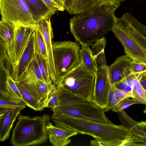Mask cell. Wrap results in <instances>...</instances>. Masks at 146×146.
Segmentation results:
<instances>
[{
  "instance_id": "1",
  "label": "cell",
  "mask_w": 146,
  "mask_h": 146,
  "mask_svg": "<svg viewBox=\"0 0 146 146\" xmlns=\"http://www.w3.org/2000/svg\"><path fill=\"white\" fill-rule=\"evenodd\" d=\"M119 7L103 5L75 14L70 19V27L76 40L89 46L104 37L115 24L114 12Z\"/></svg>"
},
{
  "instance_id": "2",
  "label": "cell",
  "mask_w": 146,
  "mask_h": 146,
  "mask_svg": "<svg viewBox=\"0 0 146 146\" xmlns=\"http://www.w3.org/2000/svg\"><path fill=\"white\" fill-rule=\"evenodd\" d=\"M52 121L57 127L91 136L102 146H121L133 133L123 125H116L64 114H52Z\"/></svg>"
},
{
  "instance_id": "3",
  "label": "cell",
  "mask_w": 146,
  "mask_h": 146,
  "mask_svg": "<svg viewBox=\"0 0 146 146\" xmlns=\"http://www.w3.org/2000/svg\"><path fill=\"white\" fill-rule=\"evenodd\" d=\"M58 104L53 114H64L103 123H113L107 117L104 109L93 100L56 86Z\"/></svg>"
},
{
  "instance_id": "4",
  "label": "cell",
  "mask_w": 146,
  "mask_h": 146,
  "mask_svg": "<svg viewBox=\"0 0 146 146\" xmlns=\"http://www.w3.org/2000/svg\"><path fill=\"white\" fill-rule=\"evenodd\" d=\"M51 117L48 114L31 117L19 114L12 131L10 143L13 146L37 145L48 138L46 125Z\"/></svg>"
},
{
  "instance_id": "5",
  "label": "cell",
  "mask_w": 146,
  "mask_h": 146,
  "mask_svg": "<svg viewBox=\"0 0 146 146\" xmlns=\"http://www.w3.org/2000/svg\"><path fill=\"white\" fill-rule=\"evenodd\" d=\"M52 46L54 64L59 82L62 78L82 64L81 50L78 44L71 41H53Z\"/></svg>"
},
{
  "instance_id": "6",
  "label": "cell",
  "mask_w": 146,
  "mask_h": 146,
  "mask_svg": "<svg viewBox=\"0 0 146 146\" xmlns=\"http://www.w3.org/2000/svg\"><path fill=\"white\" fill-rule=\"evenodd\" d=\"M96 75L87 70L82 64L62 78L56 86L63 87L74 94L93 100Z\"/></svg>"
},
{
  "instance_id": "7",
  "label": "cell",
  "mask_w": 146,
  "mask_h": 146,
  "mask_svg": "<svg viewBox=\"0 0 146 146\" xmlns=\"http://www.w3.org/2000/svg\"><path fill=\"white\" fill-rule=\"evenodd\" d=\"M1 21L36 28L33 13L25 0H0Z\"/></svg>"
},
{
  "instance_id": "8",
  "label": "cell",
  "mask_w": 146,
  "mask_h": 146,
  "mask_svg": "<svg viewBox=\"0 0 146 146\" xmlns=\"http://www.w3.org/2000/svg\"><path fill=\"white\" fill-rule=\"evenodd\" d=\"M35 29L30 27L16 25L14 38L7 48L8 53L13 67L19 63Z\"/></svg>"
},
{
  "instance_id": "9",
  "label": "cell",
  "mask_w": 146,
  "mask_h": 146,
  "mask_svg": "<svg viewBox=\"0 0 146 146\" xmlns=\"http://www.w3.org/2000/svg\"><path fill=\"white\" fill-rule=\"evenodd\" d=\"M115 23L129 34L146 56V27L128 13L116 17Z\"/></svg>"
},
{
  "instance_id": "10",
  "label": "cell",
  "mask_w": 146,
  "mask_h": 146,
  "mask_svg": "<svg viewBox=\"0 0 146 146\" xmlns=\"http://www.w3.org/2000/svg\"><path fill=\"white\" fill-rule=\"evenodd\" d=\"M50 17H48L42 18L37 23L36 29L40 32L43 38L46 48L50 77L53 84L56 86L58 83L59 79L54 60L52 41L53 34Z\"/></svg>"
},
{
  "instance_id": "11",
  "label": "cell",
  "mask_w": 146,
  "mask_h": 146,
  "mask_svg": "<svg viewBox=\"0 0 146 146\" xmlns=\"http://www.w3.org/2000/svg\"><path fill=\"white\" fill-rule=\"evenodd\" d=\"M93 100L99 107L104 109L107 106L110 88L111 85L108 74V68H98Z\"/></svg>"
},
{
  "instance_id": "12",
  "label": "cell",
  "mask_w": 146,
  "mask_h": 146,
  "mask_svg": "<svg viewBox=\"0 0 146 146\" xmlns=\"http://www.w3.org/2000/svg\"><path fill=\"white\" fill-rule=\"evenodd\" d=\"M15 82L26 106L35 111H41L44 109L35 83L22 80Z\"/></svg>"
},
{
  "instance_id": "13",
  "label": "cell",
  "mask_w": 146,
  "mask_h": 146,
  "mask_svg": "<svg viewBox=\"0 0 146 146\" xmlns=\"http://www.w3.org/2000/svg\"><path fill=\"white\" fill-rule=\"evenodd\" d=\"M133 60L126 55L117 58L108 66V74L112 85L121 81L132 73L131 65Z\"/></svg>"
},
{
  "instance_id": "14",
  "label": "cell",
  "mask_w": 146,
  "mask_h": 146,
  "mask_svg": "<svg viewBox=\"0 0 146 146\" xmlns=\"http://www.w3.org/2000/svg\"><path fill=\"white\" fill-rule=\"evenodd\" d=\"M26 106L15 108L0 107V141L9 138L17 117Z\"/></svg>"
},
{
  "instance_id": "15",
  "label": "cell",
  "mask_w": 146,
  "mask_h": 146,
  "mask_svg": "<svg viewBox=\"0 0 146 146\" xmlns=\"http://www.w3.org/2000/svg\"><path fill=\"white\" fill-rule=\"evenodd\" d=\"M46 131L50 142L54 146H64L68 145L71 142L69 138L78 134L73 130L54 126L50 121L46 125Z\"/></svg>"
},
{
  "instance_id": "16",
  "label": "cell",
  "mask_w": 146,
  "mask_h": 146,
  "mask_svg": "<svg viewBox=\"0 0 146 146\" xmlns=\"http://www.w3.org/2000/svg\"><path fill=\"white\" fill-rule=\"evenodd\" d=\"M35 54L34 32L19 63L13 67L11 76L15 81L21 79L29 64L34 58Z\"/></svg>"
},
{
  "instance_id": "17",
  "label": "cell",
  "mask_w": 146,
  "mask_h": 146,
  "mask_svg": "<svg viewBox=\"0 0 146 146\" xmlns=\"http://www.w3.org/2000/svg\"><path fill=\"white\" fill-rule=\"evenodd\" d=\"M107 4L120 5L114 0H70L66 10L71 15L75 14Z\"/></svg>"
},
{
  "instance_id": "18",
  "label": "cell",
  "mask_w": 146,
  "mask_h": 146,
  "mask_svg": "<svg viewBox=\"0 0 146 146\" xmlns=\"http://www.w3.org/2000/svg\"><path fill=\"white\" fill-rule=\"evenodd\" d=\"M0 97L24 102L15 81L11 75L6 76L4 83L1 84Z\"/></svg>"
},
{
  "instance_id": "19",
  "label": "cell",
  "mask_w": 146,
  "mask_h": 146,
  "mask_svg": "<svg viewBox=\"0 0 146 146\" xmlns=\"http://www.w3.org/2000/svg\"><path fill=\"white\" fill-rule=\"evenodd\" d=\"M25 0L32 11L36 24L43 18L51 17L56 12L50 8L42 0Z\"/></svg>"
},
{
  "instance_id": "20",
  "label": "cell",
  "mask_w": 146,
  "mask_h": 146,
  "mask_svg": "<svg viewBox=\"0 0 146 146\" xmlns=\"http://www.w3.org/2000/svg\"><path fill=\"white\" fill-rule=\"evenodd\" d=\"M106 43V38L104 37L95 42L92 47V54L95 59L98 68L101 66L108 68L104 52Z\"/></svg>"
},
{
  "instance_id": "21",
  "label": "cell",
  "mask_w": 146,
  "mask_h": 146,
  "mask_svg": "<svg viewBox=\"0 0 146 146\" xmlns=\"http://www.w3.org/2000/svg\"><path fill=\"white\" fill-rule=\"evenodd\" d=\"M38 80L46 82L40 71L35 56L34 58L31 61L22 78L19 81L35 83L36 81Z\"/></svg>"
},
{
  "instance_id": "22",
  "label": "cell",
  "mask_w": 146,
  "mask_h": 146,
  "mask_svg": "<svg viewBox=\"0 0 146 146\" xmlns=\"http://www.w3.org/2000/svg\"><path fill=\"white\" fill-rule=\"evenodd\" d=\"M81 45L82 64L87 70L96 74L98 67L95 59L92 54L91 49L88 45L83 44Z\"/></svg>"
},
{
  "instance_id": "23",
  "label": "cell",
  "mask_w": 146,
  "mask_h": 146,
  "mask_svg": "<svg viewBox=\"0 0 146 146\" xmlns=\"http://www.w3.org/2000/svg\"><path fill=\"white\" fill-rule=\"evenodd\" d=\"M16 25L10 22L1 21L0 37L8 47L14 37Z\"/></svg>"
},
{
  "instance_id": "24",
  "label": "cell",
  "mask_w": 146,
  "mask_h": 146,
  "mask_svg": "<svg viewBox=\"0 0 146 146\" xmlns=\"http://www.w3.org/2000/svg\"><path fill=\"white\" fill-rule=\"evenodd\" d=\"M0 66L1 70L4 71L6 76L11 75L13 67L7 52L8 47L0 39Z\"/></svg>"
},
{
  "instance_id": "25",
  "label": "cell",
  "mask_w": 146,
  "mask_h": 146,
  "mask_svg": "<svg viewBox=\"0 0 146 146\" xmlns=\"http://www.w3.org/2000/svg\"><path fill=\"white\" fill-rule=\"evenodd\" d=\"M35 84L41 97V103L44 108L45 104L55 85L53 84H48L39 80L36 81Z\"/></svg>"
},
{
  "instance_id": "26",
  "label": "cell",
  "mask_w": 146,
  "mask_h": 146,
  "mask_svg": "<svg viewBox=\"0 0 146 146\" xmlns=\"http://www.w3.org/2000/svg\"><path fill=\"white\" fill-rule=\"evenodd\" d=\"M35 57L45 81L48 84H52L50 77L48 60L36 52Z\"/></svg>"
},
{
  "instance_id": "27",
  "label": "cell",
  "mask_w": 146,
  "mask_h": 146,
  "mask_svg": "<svg viewBox=\"0 0 146 146\" xmlns=\"http://www.w3.org/2000/svg\"><path fill=\"white\" fill-rule=\"evenodd\" d=\"M35 46L36 52L48 60L46 48L43 38L40 32L36 29L35 31Z\"/></svg>"
},
{
  "instance_id": "28",
  "label": "cell",
  "mask_w": 146,
  "mask_h": 146,
  "mask_svg": "<svg viewBox=\"0 0 146 146\" xmlns=\"http://www.w3.org/2000/svg\"><path fill=\"white\" fill-rule=\"evenodd\" d=\"M129 129L134 135L146 140V121L136 122Z\"/></svg>"
},
{
  "instance_id": "29",
  "label": "cell",
  "mask_w": 146,
  "mask_h": 146,
  "mask_svg": "<svg viewBox=\"0 0 146 146\" xmlns=\"http://www.w3.org/2000/svg\"><path fill=\"white\" fill-rule=\"evenodd\" d=\"M129 98H127L118 103L112 109V111L117 112L126 109L133 104H144L143 102L134 99H130Z\"/></svg>"
},
{
  "instance_id": "30",
  "label": "cell",
  "mask_w": 146,
  "mask_h": 146,
  "mask_svg": "<svg viewBox=\"0 0 146 146\" xmlns=\"http://www.w3.org/2000/svg\"><path fill=\"white\" fill-rule=\"evenodd\" d=\"M146 146V140L133 134L124 141L121 146Z\"/></svg>"
},
{
  "instance_id": "31",
  "label": "cell",
  "mask_w": 146,
  "mask_h": 146,
  "mask_svg": "<svg viewBox=\"0 0 146 146\" xmlns=\"http://www.w3.org/2000/svg\"><path fill=\"white\" fill-rule=\"evenodd\" d=\"M58 104L57 91L55 85L50 94L45 104L44 108H50L52 111L53 109L57 106Z\"/></svg>"
},
{
  "instance_id": "32",
  "label": "cell",
  "mask_w": 146,
  "mask_h": 146,
  "mask_svg": "<svg viewBox=\"0 0 146 146\" xmlns=\"http://www.w3.org/2000/svg\"><path fill=\"white\" fill-rule=\"evenodd\" d=\"M25 103L0 97V107L15 108L26 106Z\"/></svg>"
},
{
  "instance_id": "33",
  "label": "cell",
  "mask_w": 146,
  "mask_h": 146,
  "mask_svg": "<svg viewBox=\"0 0 146 146\" xmlns=\"http://www.w3.org/2000/svg\"><path fill=\"white\" fill-rule=\"evenodd\" d=\"M118 103L114 95L113 86L111 85L110 88L108 104L107 106L104 109L105 111L107 112L112 110Z\"/></svg>"
},
{
  "instance_id": "34",
  "label": "cell",
  "mask_w": 146,
  "mask_h": 146,
  "mask_svg": "<svg viewBox=\"0 0 146 146\" xmlns=\"http://www.w3.org/2000/svg\"><path fill=\"white\" fill-rule=\"evenodd\" d=\"M112 86L114 95L119 103L127 98L131 97L130 94L117 88L114 85Z\"/></svg>"
},
{
  "instance_id": "35",
  "label": "cell",
  "mask_w": 146,
  "mask_h": 146,
  "mask_svg": "<svg viewBox=\"0 0 146 146\" xmlns=\"http://www.w3.org/2000/svg\"><path fill=\"white\" fill-rule=\"evenodd\" d=\"M113 85L117 88L131 95L132 88L124 80H122Z\"/></svg>"
},
{
  "instance_id": "36",
  "label": "cell",
  "mask_w": 146,
  "mask_h": 146,
  "mask_svg": "<svg viewBox=\"0 0 146 146\" xmlns=\"http://www.w3.org/2000/svg\"><path fill=\"white\" fill-rule=\"evenodd\" d=\"M50 9L55 11H63L65 10L52 0H42Z\"/></svg>"
},
{
  "instance_id": "37",
  "label": "cell",
  "mask_w": 146,
  "mask_h": 146,
  "mask_svg": "<svg viewBox=\"0 0 146 146\" xmlns=\"http://www.w3.org/2000/svg\"><path fill=\"white\" fill-rule=\"evenodd\" d=\"M90 144L92 146H102L100 143L95 139L90 141Z\"/></svg>"
},
{
  "instance_id": "38",
  "label": "cell",
  "mask_w": 146,
  "mask_h": 146,
  "mask_svg": "<svg viewBox=\"0 0 146 146\" xmlns=\"http://www.w3.org/2000/svg\"><path fill=\"white\" fill-rule=\"evenodd\" d=\"M58 4L60 7L63 9H65L64 7V4L61 0H52Z\"/></svg>"
},
{
  "instance_id": "39",
  "label": "cell",
  "mask_w": 146,
  "mask_h": 146,
  "mask_svg": "<svg viewBox=\"0 0 146 146\" xmlns=\"http://www.w3.org/2000/svg\"><path fill=\"white\" fill-rule=\"evenodd\" d=\"M62 1L64 4V6L66 5L67 3L68 0H61Z\"/></svg>"
},
{
  "instance_id": "40",
  "label": "cell",
  "mask_w": 146,
  "mask_h": 146,
  "mask_svg": "<svg viewBox=\"0 0 146 146\" xmlns=\"http://www.w3.org/2000/svg\"><path fill=\"white\" fill-rule=\"evenodd\" d=\"M70 0H68V2L67 3V4H66V5L64 6V8H65V9H66L67 8L68 5L69 4V1H70Z\"/></svg>"
},
{
  "instance_id": "41",
  "label": "cell",
  "mask_w": 146,
  "mask_h": 146,
  "mask_svg": "<svg viewBox=\"0 0 146 146\" xmlns=\"http://www.w3.org/2000/svg\"><path fill=\"white\" fill-rule=\"evenodd\" d=\"M117 3L120 4V3H119V0H114Z\"/></svg>"
},
{
  "instance_id": "42",
  "label": "cell",
  "mask_w": 146,
  "mask_h": 146,
  "mask_svg": "<svg viewBox=\"0 0 146 146\" xmlns=\"http://www.w3.org/2000/svg\"><path fill=\"white\" fill-rule=\"evenodd\" d=\"M143 112L145 113V114H146V108L145 109V110H144V111H143Z\"/></svg>"
},
{
  "instance_id": "43",
  "label": "cell",
  "mask_w": 146,
  "mask_h": 146,
  "mask_svg": "<svg viewBox=\"0 0 146 146\" xmlns=\"http://www.w3.org/2000/svg\"><path fill=\"white\" fill-rule=\"evenodd\" d=\"M119 0V3H120L122 1H124L125 0Z\"/></svg>"
}]
</instances>
